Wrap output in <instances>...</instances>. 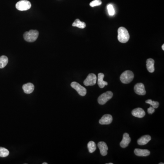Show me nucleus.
<instances>
[{"instance_id": "nucleus-17", "label": "nucleus", "mask_w": 164, "mask_h": 164, "mask_svg": "<svg viewBox=\"0 0 164 164\" xmlns=\"http://www.w3.org/2000/svg\"><path fill=\"white\" fill-rule=\"evenodd\" d=\"M155 61L152 58H149L146 61V67L148 71L150 72H154L155 71Z\"/></svg>"}, {"instance_id": "nucleus-8", "label": "nucleus", "mask_w": 164, "mask_h": 164, "mask_svg": "<svg viewBox=\"0 0 164 164\" xmlns=\"http://www.w3.org/2000/svg\"><path fill=\"white\" fill-rule=\"evenodd\" d=\"M134 91L136 94L139 95H144L146 94V91L144 86L142 83H138L134 87Z\"/></svg>"}, {"instance_id": "nucleus-20", "label": "nucleus", "mask_w": 164, "mask_h": 164, "mask_svg": "<svg viewBox=\"0 0 164 164\" xmlns=\"http://www.w3.org/2000/svg\"><path fill=\"white\" fill-rule=\"evenodd\" d=\"M88 148L89 153H92L94 152L96 149V144L93 141H90L88 143Z\"/></svg>"}, {"instance_id": "nucleus-16", "label": "nucleus", "mask_w": 164, "mask_h": 164, "mask_svg": "<svg viewBox=\"0 0 164 164\" xmlns=\"http://www.w3.org/2000/svg\"><path fill=\"white\" fill-rule=\"evenodd\" d=\"M134 154L138 156H147L150 155V151L148 150L135 149L134 151Z\"/></svg>"}, {"instance_id": "nucleus-24", "label": "nucleus", "mask_w": 164, "mask_h": 164, "mask_svg": "<svg viewBox=\"0 0 164 164\" xmlns=\"http://www.w3.org/2000/svg\"><path fill=\"white\" fill-rule=\"evenodd\" d=\"M101 4H102V1L101 0H94L90 2L89 5L91 7H94V6H100Z\"/></svg>"}, {"instance_id": "nucleus-28", "label": "nucleus", "mask_w": 164, "mask_h": 164, "mask_svg": "<svg viewBox=\"0 0 164 164\" xmlns=\"http://www.w3.org/2000/svg\"><path fill=\"white\" fill-rule=\"evenodd\" d=\"M159 164H164V163H162V162H161V163H159Z\"/></svg>"}, {"instance_id": "nucleus-27", "label": "nucleus", "mask_w": 164, "mask_h": 164, "mask_svg": "<svg viewBox=\"0 0 164 164\" xmlns=\"http://www.w3.org/2000/svg\"><path fill=\"white\" fill-rule=\"evenodd\" d=\"M42 164H48V163L44 162V163H42Z\"/></svg>"}, {"instance_id": "nucleus-5", "label": "nucleus", "mask_w": 164, "mask_h": 164, "mask_svg": "<svg viewBox=\"0 0 164 164\" xmlns=\"http://www.w3.org/2000/svg\"><path fill=\"white\" fill-rule=\"evenodd\" d=\"M17 9L21 11H24L29 10L31 7V3L27 0H21L17 2L15 5Z\"/></svg>"}, {"instance_id": "nucleus-1", "label": "nucleus", "mask_w": 164, "mask_h": 164, "mask_svg": "<svg viewBox=\"0 0 164 164\" xmlns=\"http://www.w3.org/2000/svg\"><path fill=\"white\" fill-rule=\"evenodd\" d=\"M118 39L122 43H126L129 40L130 34L126 28L124 27H120L118 30Z\"/></svg>"}, {"instance_id": "nucleus-18", "label": "nucleus", "mask_w": 164, "mask_h": 164, "mask_svg": "<svg viewBox=\"0 0 164 164\" xmlns=\"http://www.w3.org/2000/svg\"><path fill=\"white\" fill-rule=\"evenodd\" d=\"M72 26L73 27H77L79 28L84 29L86 27V24L84 22L80 21L79 19H77L75 21L73 22Z\"/></svg>"}, {"instance_id": "nucleus-4", "label": "nucleus", "mask_w": 164, "mask_h": 164, "mask_svg": "<svg viewBox=\"0 0 164 164\" xmlns=\"http://www.w3.org/2000/svg\"><path fill=\"white\" fill-rule=\"evenodd\" d=\"M113 94L111 91H108L100 95L98 99V101L99 104L103 105L107 102L112 98Z\"/></svg>"}, {"instance_id": "nucleus-9", "label": "nucleus", "mask_w": 164, "mask_h": 164, "mask_svg": "<svg viewBox=\"0 0 164 164\" xmlns=\"http://www.w3.org/2000/svg\"><path fill=\"white\" fill-rule=\"evenodd\" d=\"M113 117L111 115L106 114L103 116L99 120V123L100 125H109L112 122Z\"/></svg>"}, {"instance_id": "nucleus-3", "label": "nucleus", "mask_w": 164, "mask_h": 164, "mask_svg": "<svg viewBox=\"0 0 164 164\" xmlns=\"http://www.w3.org/2000/svg\"><path fill=\"white\" fill-rule=\"evenodd\" d=\"M134 75L133 72L130 70L123 72L120 77L121 82L123 84H129L133 80Z\"/></svg>"}, {"instance_id": "nucleus-13", "label": "nucleus", "mask_w": 164, "mask_h": 164, "mask_svg": "<svg viewBox=\"0 0 164 164\" xmlns=\"http://www.w3.org/2000/svg\"><path fill=\"white\" fill-rule=\"evenodd\" d=\"M23 89L24 93L27 94H30L34 91V86L32 83H27L23 86Z\"/></svg>"}, {"instance_id": "nucleus-26", "label": "nucleus", "mask_w": 164, "mask_h": 164, "mask_svg": "<svg viewBox=\"0 0 164 164\" xmlns=\"http://www.w3.org/2000/svg\"><path fill=\"white\" fill-rule=\"evenodd\" d=\"M162 50H164V44L162 45Z\"/></svg>"}, {"instance_id": "nucleus-22", "label": "nucleus", "mask_w": 164, "mask_h": 164, "mask_svg": "<svg viewBox=\"0 0 164 164\" xmlns=\"http://www.w3.org/2000/svg\"><path fill=\"white\" fill-rule=\"evenodd\" d=\"M146 103L151 105L152 107L154 108H158L159 106V103L158 102L152 101L151 99H148V100H146Z\"/></svg>"}, {"instance_id": "nucleus-21", "label": "nucleus", "mask_w": 164, "mask_h": 164, "mask_svg": "<svg viewBox=\"0 0 164 164\" xmlns=\"http://www.w3.org/2000/svg\"><path fill=\"white\" fill-rule=\"evenodd\" d=\"M9 151L5 148L0 147V157H6L8 156Z\"/></svg>"}, {"instance_id": "nucleus-2", "label": "nucleus", "mask_w": 164, "mask_h": 164, "mask_svg": "<svg viewBox=\"0 0 164 164\" xmlns=\"http://www.w3.org/2000/svg\"><path fill=\"white\" fill-rule=\"evenodd\" d=\"M39 32L37 30H31L24 33L23 37L25 41L28 42H34L37 39Z\"/></svg>"}, {"instance_id": "nucleus-29", "label": "nucleus", "mask_w": 164, "mask_h": 164, "mask_svg": "<svg viewBox=\"0 0 164 164\" xmlns=\"http://www.w3.org/2000/svg\"><path fill=\"white\" fill-rule=\"evenodd\" d=\"M108 164H113L112 163H108Z\"/></svg>"}, {"instance_id": "nucleus-6", "label": "nucleus", "mask_w": 164, "mask_h": 164, "mask_svg": "<svg viewBox=\"0 0 164 164\" xmlns=\"http://www.w3.org/2000/svg\"><path fill=\"white\" fill-rule=\"evenodd\" d=\"M71 86L73 89L77 91V93L81 96H84L87 94L86 89L76 82H72L71 84Z\"/></svg>"}, {"instance_id": "nucleus-25", "label": "nucleus", "mask_w": 164, "mask_h": 164, "mask_svg": "<svg viewBox=\"0 0 164 164\" xmlns=\"http://www.w3.org/2000/svg\"><path fill=\"white\" fill-rule=\"evenodd\" d=\"M147 111L148 114L151 115V114H153L155 112V108H154L152 107L151 106L149 108H148Z\"/></svg>"}, {"instance_id": "nucleus-7", "label": "nucleus", "mask_w": 164, "mask_h": 164, "mask_svg": "<svg viewBox=\"0 0 164 164\" xmlns=\"http://www.w3.org/2000/svg\"><path fill=\"white\" fill-rule=\"evenodd\" d=\"M97 81V77L94 73H90L84 81V84L86 86L95 85Z\"/></svg>"}, {"instance_id": "nucleus-15", "label": "nucleus", "mask_w": 164, "mask_h": 164, "mask_svg": "<svg viewBox=\"0 0 164 164\" xmlns=\"http://www.w3.org/2000/svg\"><path fill=\"white\" fill-rule=\"evenodd\" d=\"M104 77V74L103 73H99L98 77V84L99 88L101 89L104 88L105 86L107 85L108 83L107 82L103 81V79Z\"/></svg>"}, {"instance_id": "nucleus-10", "label": "nucleus", "mask_w": 164, "mask_h": 164, "mask_svg": "<svg viewBox=\"0 0 164 164\" xmlns=\"http://www.w3.org/2000/svg\"><path fill=\"white\" fill-rule=\"evenodd\" d=\"M98 146L100 150V154L102 156H106L107 155L108 147L106 143L103 141L99 142L98 144Z\"/></svg>"}, {"instance_id": "nucleus-14", "label": "nucleus", "mask_w": 164, "mask_h": 164, "mask_svg": "<svg viewBox=\"0 0 164 164\" xmlns=\"http://www.w3.org/2000/svg\"><path fill=\"white\" fill-rule=\"evenodd\" d=\"M151 139V136L149 135H145L142 136L138 140V144L140 145V146H143L145 144H147L150 141V140Z\"/></svg>"}, {"instance_id": "nucleus-23", "label": "nucleus", "mask_w": 164, "mask_h": 164, "mask_svg": "<svg viewBox=\"0 0 164 164\" xmlns=\"http://www.w3.org/2000/svg\"><path fill=\"white\" fill-rule=\"evenodd\" d=\"M107 10L109 15H115V9H114V7L111 4H108L107 6Z\"/></svg>"}, {"instance_id": "nucleus-11", "label": "nucleus", "mask_w": 164, "mask_h": 164, "mask_svg": "<svg viewBox=\"0 0 164 164\" xmlns=\"http://www.w3.org/2000/svg\"><path fill=\"white\" fill-rule=\"evenodd\" d=\"M130 141H131V139L130 137L129 134L127 133H125L123 134V139L120 143V146L123 148L127 147Z\"/></svg>"}, {"instance_id": "nucleus-19", "label": "nucleus", "mask_w": 164, "mask_h": 164, "mask_svg": "<svg viewBox=\"0 0 164 164\" xmlns=\"http://www.w3.org/2000/svg\"><path fill=\"white\" fill-rule=\"evenodd\" d=\"M8 62V59L6 56L0 57V68H3L6 67Z\"/></svg>"}, {"instance_id": "nucleus-12", "label": "nucleus", "mask_w": 164, "mask_h": 164, "mask_svg": "<svg viewBox=\"0 0 164 164\" xmlns=\"http://www.w3.org/2000/svg\"><path fill=\"white\" fill-rule=\"evenodd\" d=\"M132 115L135 117L142 118L145 116L146 113L142 108H138L132 111Z\"/></svg>"}]
</instances>
